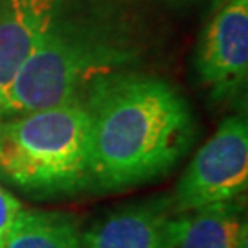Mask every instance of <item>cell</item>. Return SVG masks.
<instances>
[{
	"label": "cell",
	"instance_id": "cell-11",
	"mask_svg": "<svg viewBox=\"0 0 248 248\" xmlns=\"http://www.w3.org/2000/svg\"><path fill=\"white\" fill-rule=\"evenodd\" d=\"M153 2H162L168 8H187V6H201V4H212V8H215L222 0H153Z\"/></svg>",
	"mask_w": 248,
	"mask_h": 248
},
{
	"label": "cell",
	"instance_id": "cell-8",
	"mask_svg": "<svg viewBox=\"0 0 248 248\" xmlns=\"http://www.w3.org/2000/svg\"><path fill=\"white\" fill-rule=\"evenodd\" d=\"M177 248H248L243 197L187 213Z\"/></svg>",
	"mask_w": 248,
	"mask_h": 248
},
{
	"label": "cell",
	"instance_id": "cell-7",
	"mask_svg": "<svg viewBox=\"0 0 248 248\" xmlns=\"http://www.w3.org/2000/svg\"><path fill=\"white\" fill-rule=\"evenodd\" d=\"M53 4L55 0H0V114L45 33Z\"/></svg>",
	"mask_w": 248,
	"mask_h": 248
},
{
	"label": "cell",
	"instance_id": "cell-4",
	"mask_svg": "<svg viewBox=\"0 0 248 248\" xmlns=\"http://www.w3.org/2000/svg\"><path fill=\"white\" fill-rule=\"evenodd\" d=\"M248 186L247 118H224L217 131L201 145L171 193L177 213L199 212L213 204L245 195Z\"/></svg>",
	"mask_w": 248,
	"mask_h": 248
},
{
	"label": "cell",
	"instance_id": "cell-5",
	"mask_svg": "<svg viewBox=\"0 0 248 248\" xmlns=\"http://www.w3.org/2000/svg\"><path fill=\"white\" fill-rule=\"evenodd\" d=\"M195 70L213 99H226L247 85L248 0H222L212 11L197 46Z\"/></svg>",
	"mask_w": 248,
	"mask_h": 248
},
{
	"label": "cell",
	"instance_id": "cell-9",
	"mask_svg": "<svg viewBox=\"0 0 248 248\" xmlns=\"http://www.w3.org/2000/svg\"><path fill=\"white\" fill-rule=\"evenodd\" d=\"M2 248H83L79 222L64 212L22 206Z\"/></svg>",
	"mask_w": 248,
	"mask_h": 248
},
{
	"label": "cell",
	"instance_id": "cell-6",
	"mask_svg": "<svg viewBox=\"0 0 248 248\" xmlns=\"http://www.w3.org/2000/svg\"><path fill=\"white\" fill-rule=\"evenodd\" d=\"M187 215L169 195L149 197L112 210L81 232L83 248H177Z\"/></svg>",
	"mask_w": 248,
	"mask_h": 248
},
{
	"label": "cell",
	"instance_id": "cell-10",
	"mask_svg": "<svg viewBox=\"0 0 248 248\" xmlns=\"http://www.w3.org/2000/svg\"><path fill=\"white\" fill-rule=\"evenodd\" d=\"M20 210H22V204L18 202L17 197L9 193L6 187L0 186V248L4 245V239L11 230Z\"/></svg>",
	"mask_w": 248,
	"mask_h": 248
},
{
	"label": "cell",
	"instance_id": "cell-1",
	"mask_svg": "<svg viewBox=\"0 0 248 248\" xmlns=\"http://www.w3.org/2000/svg\"><path fill=\"white\" fill-rule=\"evenodd\" d=\"M149 0H55L2 118L83 99L96 81L140 70L153 53Z\"/></svg>",
	"mask_w": 248,
	"mask_h": 248
},
{
	"label": "cell",
	"instance_id": "cell-2",
	"mask_svg": "<svg viewBox=\"0 0 248 248\" xmlns=\"http://www.w3.org/2000/svg\"><path fill=\"white\" fill-rule=\"evenodd\" d=\"M89 112L90 189L125 191L164 177L195 138L187 99L151 72H120L96 81Z\"/></svg>",
	"mask_w": 248,
	"mask_h": 248
},
{
	"label": "cell",
	"instance_id": "cell-3",
	"mask_svg": "<svg viewBox=\"0 0 248 248\" xmlns=\"http://www.w3.org/2000/svg\"><path fill=\"white\" fill-rule=\"evenodd\" d=\"M89 112L83 99L0 120V180L37 199L90 189Z\"/></svg>",
	"mask_w": 248,
	"mask_h": 248
}]
</instances>
